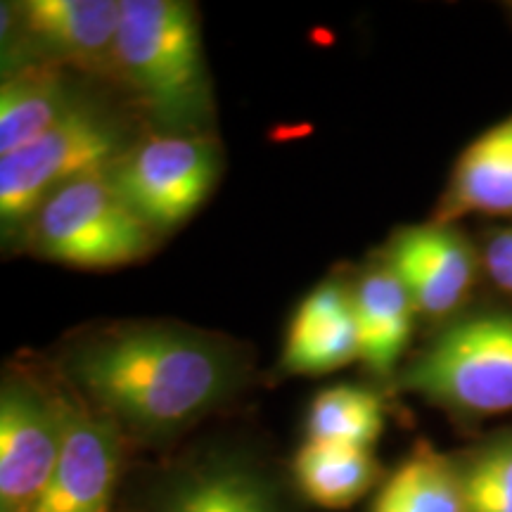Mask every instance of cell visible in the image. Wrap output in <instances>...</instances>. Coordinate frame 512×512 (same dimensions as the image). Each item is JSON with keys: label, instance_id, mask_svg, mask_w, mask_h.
<instances>
[{"label": "cell", "instance_id": "8992f818", "mask_svg": "<svg viewBox=\"0 0 512 512\" xmlns=\"http://www.w3.org/2000/svg\"><path fill=\"white\" fill-rule=\"evenodd\" d=\"M219 176V152L207 136H157L133 143L110 169L114 188L157 235L188 221Z\"/></svg>", "mask_w": 512, "mask_h": 512}, {"label": "cell", "instance_id": "9c48e42d", "mask_svg": "<svg viewBox=\"0 0 512 512\" xmlns=\"http://www.w3.org/2000/svg\"><path fill=\"white\" fill-rule=\"evenodd\" d=\"M15 17L38 62L114 72L119 0H29Z\"/></svg>", "mask_w": 512, "mask_h": 512}, {"label": "cell", "instance_id": "5b68a950", "mask_svg": "<svg viewBox=\"0 0 512 512\" xmlns=\"http://www.w3.org/2000/svg\"><path fill=\"white\" fill-rule=\"evenodd\" d=\"M401 387L460 413L512 411V316L479 313L453 323L408 366Z\"/></svg>", "mask_w": 512, "mask_h": 512}, {"label": "cell", "instance_id": "2e32d148", "mask_svg": "<svg viewBox=\"0 0 512 512\" xmlns=\"http://www.w3.org/2000/svg\"><path fill=\"white\" fill-rule=\"evenodd\" d=\"M292 470L302 494L328 510L354 505L377 477V463L366 448L323 441H306L294 456Z\"/></svg>", "mask_w": 512, "mask_h": 512}, {"label": "cell", "instance_id": "4fadbf2b", "mask_svg": "<svg viewBox=\"0 0 512 512\" xmlns=\"http://www.w3.org/2000/svg\"><path fill=\"white\" fill-rule=\"evenodd\" d=\"M354 309L361 358L375 373H392L413 330L415 304L392 268H370L358 280Z\"/></svg>", "mask_w": 512, "mask_h": 512}, {"label": "cell", "instance_id": "ffe728a7", "mask_svg": "<svg viewBox=\"0 0 512 512\" xmlns=\"http://www.w3.org/2000/svg\"><path fill=\"white\" fill-rule=\"evenodd\" d=\"M486 266L503 290L512 292V230H503L486 249Z\"/></svg>", "mask_w": 512, "mask_h": 512}, {"label": "cell", "instance_id": "9a60e30c", "mask_svg": "<svg viewBox=\"0 0 512 512\" xmlns=\"http://www.w3.org/2000/svg\"><path fill=\"white\" fill-rule=\"evenodd\" d=\"M448 204L453 211L512 214V117L489 128L463 152Z\"/></svg>", "mask_w": 512, "mask_h": 512}, {"label": "cell", "instance_id": "7a4b0ae2", "mask_svg": "<svg viewBox=\"0 0 512 512\" xmlns=\"http://www.w3.org/2000/svg\"><path fill=\"white\" fill-rule=\"evenodd\" d=\"M114 74L162 131L204 136L211 88L195 8L178 0H124Z\"/></svg>", "mask_w": 512, "mask_h": 512}, {"label": "cell", "instance_id": "6da1fadb", "mask_svg": "<svg viewBox=\"0 0 512 512\" xmlns=\"http://www.w3.org/2000/svg\"><path fill=\"white\" fill-rule=\"evenodd\" d=\"M64 373L114 425L166 437L226 399L238 363L216 339L138 325L81 344L69 354Z\"/></svg>", "mask_w": 512, "mask_h": 512}, {"label": "cell", "instance_id": "7c38bea8", "mask_svg": "<svg viewBox=\"0 0 512 512\" xmlns=\"http://www.w3.org/2000/svg\"><path fill=\"white\" fill-rule=\"evenodd\" d=\"M76 102L57 64L31 62L12 72L0 88V157L41 138Z\"/></svg>", "mask_w": 512, "mask_h": 512}, {"label": "cell", "instance_id": "5bb4252c", "mask_svg": "<svg viewBox=\"0 0 512 512\" xmlns=\"http://www.w3.org/2000/svg\"><path fill=\"white\" fill-rule=\"evenodd\" d=\"M157 512H280L264 479L238 463H204L178 475Z\"/></svg>", "mask_w": 512, "mask_h": 512}, {"label": "cell", "instance_id": "277c9868", "mask_svg": "<svg viewBox=\"0 0 512 512\" xmlns=\"http://www.w3.org/2000/svg\"><path fill=\"white\" fill-rule=\"evenodd\" d=\"M31 249L76 268H117L145 259L159 235L114 188L110 171L83 176L43 202L27 226Z\"/></svg>", "mask_w": 512, "mask_h": 512}, {"label": "cell", "instance_id": "52a82bcc", "mask_svg": "<svg viewBox=\"0 0 512 512\" xmlns=\"http://www.w3.org/2000/svg\"><path fill=\"white\" fill-rule=\"evenodd\" d=\"M64 439L62 396L24 380L0 394V512H31L53 477Z\"/></svg>", "mask_w": 512, "mask_h": 512}, {"label": "cell", "instance_id": "e0dca14e", "mask_svg": "<svg viewBox=\"0 0 512 512\" xmlns=\"http://www.w3.org/2000/svg\"><path fill=\"white\" fill-rule=\"evenodd\" d=\"M373 512H470L458 467L422 446L389 477Z\"/></svg>", "mask_w": 512, "mask_h": 512}, {"label": "cell", "instance_id": "3957f363", "mask_svg": "<svg viewBox=\"0 0 512 512\" xmlns=\"http://www.w3.org/2000/svg\"><path fill=\"white\" fill-rule=\"evenodd\" d=\"M112 112L79 100L50 131L0 157V223L5 238L24 230L64 185L110 171L131 147Z\"/></svg>", "mask_w": 512, "mask_h": 512}, {"label": "cell", "instance_id": "ba28073f", "mask_svg": "<svg viewBox=\"0 0 512 512\" xmlns=\"http://www.w3.org/2000/svg\"><path fill=\"white\" fill-rule=\"evenodd\" d=\"M62 413L60 460L31 512H112L119 479L117 425L67 396Z\"/></svg>", "mask_w": 512, "mask_h": 512}, {"label": "cell", "instance_id": "30bf717a", "mask_svg": "<svg viewBox=\"0 0 512 512\" xmlns=\"http://www.w3.org/2000/svg\"><path fill=\"white\" fill-rule=\"evenodd\" d=\"M389 268L427 316L451 313L475 280L470 247L444 226L401 230L389 247Z\"/></svg>", "mask_w": 512, "mask_h": 512}, {"label": "cell", "instance_id": "d6986e66", "mask_svg": "<svg viewBox=\"0 0 512 512\" xmlns=\"http://www.w3.org/2000/svg\"><path fill=\"white\" fill-rule=\"evenodd\" d=\"M458 475L470 512H512V437L479 448Z\"/></svg>", "mask_w": 512, "mask_h": 512}, {"label": "cell", "instance_id": "8fae6325", "mask_svg": "<svg viewBox=\"0 0 512 512\" xmlns=\"http://www.w3.org/2000/svg\"><path fill=\"white\" fill-rule=\"evenodd\" d=\"M361 358L354 297L344 285L325 283L299 304L283 349V368L323 375Z\"/></svg>", "mask_w": 512, "mask_h": 512}, {"label": "cell", "instance_id": "ac0fdd59", "mask_svg": "<svg viewBox=\"0 0 512 512\" xmlns=\"http://www.w3.org/2000/svg\"><path fill=\"white\" fill-rule=\"evenodd\" d=\"M306 427L309 441L370 451L384 430V406L380 396L368 389L339 384L313 399Z\"/></svg>", "mask_w": 512, "mask_h": 512}]
</instances>
